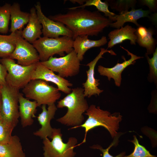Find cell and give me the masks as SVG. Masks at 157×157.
Returning <instances> with one entry per match:
<instances>
[{"label":"cell","mask_w":157,"mask_h":157,"mask_svg":"<svg viewBox=\"0 0 157 157\" xmlns=\"http://www.w3.org/2000/svg\"><path fill=\"white\" fill-rule=\"evenodd\" d=\"M49 18L65 25L72 32L73 40L80 36H97L113 22L98 11H91L84 8L69 9L65 14L50 15Z\"/></svg>","instance_id":"cell-1"},{"label":"cell","mask_w":157,"mask_h":157,"mask_svg":"<svg viewBox=\"0 0 157 157\" xmlns=\"http://www.w3.org/2000/svg\"><path fill=\"white\" fill-rule=\"evenodd\" d=\"M83 88L77 87L72 89L71 92L58 102L57 107H66L67 111L63 117L56 121L64 125L73 126L76 128L81 125L84 119L83 114L89 106L84 94Z\"/></svg>","instance_id":"cell-2"},{"label":"cell","mask_w":157,"mask_h":157,"mask_svg":"<svg viewBox=\"0 0 157 157\" xmlns=\"http://www.w3.org/2000/svg\"><path fill=\"white\" fill-rule=\"evenodd\" d=\"M85 114L88 116V119L83 123L76 128L82 127L85 130L84 139L79 145L86 142L88 132L97 127H104L108 131L113 138L118 134L119 123L122 117L119 113L111 114L109 111L101 109L99 106L92 104Z\"/></svg>","instance_id":"cell-3"},{"label":"cell","mask_w":157,"mask_h":157,"mask_svg":"<svg viewBox=\"0 0 157 157\" xmlns=\"http://www.w3.org/2000/svg\"><path fill=\"white\" fill-rule=\"evenodd\" d=\"M74 40L72 38L62 36L56 38L41 37L32 44L38 53L40 62L47 60L57 54L61 57L65 56L73 50Z\"/></svg>","instance_id":"cell-4"},{"label":"cell","mask_w":157,"mask_h":157,"mask_svg":"<svg viewBox=\"0 0 157 157\" xmlns=\"http://www.w3.org/2000/svg\"><path fill=\"white\" fill-rule=\"evenodd\" d=\"M59 91L57 88L41 79L31 80L22 90L26 98L36 101L38 107L55 104L61 96Z\"/></svg>","instance_id":"cell-5"},{"label":"cell","mask_w":157,"mask_h":157,"mask_svg":"<svg viewBox=\"0 0 157 157\" xmlns=\"http://www.w3.org/2000/svg\"><path fill=\"white\" fill-rule=\"evenodd\" d=\"M0 92L2 103L0 119L13 129L17 125L19 117V90L6 83L2 86Z\"/></svg>","instance_id":"cell-6"},{"label":"cell","mask_w":157,"mask_h":157,"mask_svg":"<svg viewBox=\"0 0 157 157\" xmlns=\"http://www.w3.org/2000/svg\"><path fill=\"white\" fill-rule=\"evenodd\" d=\"M60 129H53L50 141L47 138L43 139L44 157H74L76 153L74 151L78 143L77 139L70 137L67 142H63Z\"/></svg>","instance_id":"cell-7"},{"label":"cell","mask_w":157,"mask_h":157,"mask_svg":"<svg viewBox=\"0 0 157 157\" xmlns=\"http://www.w3.org/2000/svg\"><path fill=\"white\" fill-rule=\"evenodd\" d=\"M0 63L7 72L6 83L18 90L23 88L31 80L37 64L23 66L16 63L14 60L9 57L0 59Z\"/></svg>","instance_id":"cell-8"},{"label":"cell","mask_w":157,"mask_h":157,"mask_svg":"<svg viewBox=\"0 0 157 157\" xmlns=\"http://www.w3.org/2000/svg\"><path fill=\"white\" fill-rule=\"evenodd\" d=\"M80 61L73 50L64 56L51 57L45 61L40 63L46 67L64 78L75 76L80 72Z\"/></svg>","instance_id":"cell-9"},{"label":"cell","mask_w":157,"mask_h":157,"mask_svg":"<svg viewBox=\"0 0 157 157\" xmlns=\"http://www.w3.org/2000/svg\"><path fill=\"white\" fill-rule=\"evenodd\" d=\"M22 30L17 31L15 49L9 58L17 60V63L23 66L36 64L40 62L38 53L33 44L23 38Z\"/></svg>","instance_id":"cell-10"},{"label":"cell","mask_w":157,"mask_h":157,"mask_svg":"<svg viewBox=\"0 0 157 157\" xmlns=\"http://www.w3.org/2000/svg\"><path fill=\"white\" fill-rule=\"evenodd\" d=\"M35 7L42 26V32L43 36L56 38L61 35L72 38V32L65 25L59 22L52 20L45 16L42 12L40 2L36 3Z\"/></svg>","instance_id":"cell-11"},{"label":"cell","mask_w":157,"mask_h":157,"mask_svg":"<svg viewBox=\"0 0 157 157\" xmlns=\"http://www.w3.org/2000/svg\"><path fill=\"white\" fill-rule=\"evenodd\" d=\"M107 52L111 55H117L112 49L108 50V49L101 48L100 51L97 56L93 60L86 65L89 67V69L86 71L87 79L85 82L82 84L85 97L90 98L93 95L99 96L104 91L103 90H101L98 87L100 85L99 82L100 80L96 79L94 77V69L99 60L103 58L102 56L104 53Z\"/></svg>","instance_id":"cell-12"},{"label":"cell","mask_w":157,"mask_h":157,"mask_svg":"<svg viewBox=\"0 0 157 157\" xmlns=\"http://www.w3.org/2000/svg\"><path fill=\"white\" fill-rule=\"evenodd\" d=\"M34 79H41L52 82L57 85L59 90L67 94L70 93L72 91L69 87L73 86L72 83L56 74L40 62L36 64L35 68L32 75L31 80Z\"/></svg>","instance_id":"cell-13"},{"label":"cell","mask_w":157,"mask_h":157,"mask_svg":"<svg viewBox=\"0 0 157 157\" xmlns=\"http://www.w3.org/2000/svg\"><path fill=\"white\" fill-rule=\"evenodd\" d=\"M120 47L127 52L128 55L131 56L130 59L126 60L124 56H122V58L124 60V61L122 63H117L115 66L111 68L106 67L99 65L97 68L98 72L100 75L107 77L109 81H110L111 78H113L115 85L117 87L121 85L122 73L125 69L129 65L134 64L136 60L143 58V57L137 56L121 46Z\"/></svg>","instance_id":"cell-14"},{"label":"cell","mask_w":157,"mask_h":157,"mask_svg":"<svg viewBox=\"0 0 157 157\" xmlns=\"http://www.w3.org/2000/svg\"><path fill=\"white\" fill-rule=\"evenodd\" d=\"M46 105H42V112L37 117L38 120L41 127L33 132L34 135L39 136L43 139L48 137L51 138L53 128L51 126L50 122L54 118L57 109L55 104L48 106L47 109Z\"/></svg>","instance_id":"cell-15"},{"label":"cell","mask_w":157,"mask_h":157,"mask_svg":"<svg viewBox=\"0 0 157 157\" xmlns=\"http://www.w3.org/2000/svg\"><path fill=\"white\" fill-rule=\"evenodd\" d=\"M29 13V19L27 25L21 31V35L25 40L33 44L41 37L42 34V26L35 7L31 8Z\"/></svg>","instance_id":"cell-16"},{"label":"cell","mask_w":157,"mask_h":157,"mask_svg":"<svg viewBox=\"0 0 157 157\" xmlns=\"http://www.w3.org/2000/svg\"><path fill=\"white\" fill-rule=\"evenodd\" d=\"M19 116L22 126L24 128L32 125L34 122L33 118L35 117L37 108L38 107L37 102L35 101H30L19 93Z\"/></svg>","instance_id":"cell-17"},{"label":"cell","mask_w":157,"mask_h":157,"mask_svg":"<svg viewBox=\"0 0 157 157\" xmlns=\"http://www.w3.org/2000/svg\"><path fill=\"white\" fill-rule=\"evenodd\" d=\"M136 29L127 24L124 27L111 31L108 34L110 41L107 48H111L116 44L122 43L126 40H129L132 45H135L137 36L135 33Z\"/></svg>","instance_id":"cell-18"},{"label":"cell","mask_w":157,"mask_h":157,"mask_svg":"<svg viewBox=\"0 0 157 157\" xmlns=\"http://www.w3.org/2000/svg\"><path fill=\"white\" fill-rule=\"evenodd\" d=\"M151 12L149 10H144L142 8L131 9L130 11L118 15L116 14L115 17V21L116 22L111 23L109 26L119 29L123 27L125 23L130 22L134 23L138 27L141 25L138 23L137 20L141 18L146 17L150 18L149 14Z\"/></svg>","instance_id":"cell-19"},{"label":"cell","mask_w":157,"mask_h":157,"mask_svg":"<svg viewBox=\"0 0 157 157\" xmlns=\"http://www.w3.org/2000/svg\"><path fill=\"white\" fill-rule=\"evenodd\" d=\"M88 37V35L78 36L74 40L73 50L80 61L83 60L85 54L88 50L93 47L104 46L107 42L105 36H102L100 39L97 40H90Z\"/></svg>","instance_id":"cell-20"},{"label":"cell","mask_w":157,"mask_h":157,"mask_svg":"<svg viewBox=\"0 0 157 157\" xmlns=\"http://www.w3.org/2000/svg\"><path fill=\"white\" fill-rule=\"evenodd\" d=\"M10 15V31L11 33L22 30L24 26L28 23L29 19V13L22 11L20 5L18 3H14L11 5Z\"/></svg>","instance_id":"cell-21"},{"label":"cell","mask_w":157,"mask_h":157,"mask_svg":"<svg viewBox=\"0 0 157 157\" xmlns=\"http://www.w3.org/2000/svg\"><path fill=\"white\" fill-rule=\"evenodd\" d=\"M0 157H26L17 136H12L9 143L0 144Z\"/></svg>","instance_id":"cell-22"},{"label":"cell","mask_w":157,"mask_h":157,"mask_svg":"<svg viewBox=\"0 0 157 157\" xmlns=\"http://www.w3.org/2000/svg\"><path fill=\"white\" fill-rule=\"evenodd\" d=\"M16 36V31L8 35L0 34V58L9 57L15 49Z\"/></svg>","instance_id":"cell-23"},{"label":"cell","mask_w":157,"mask_h":157,"mask_svg":"<svg viewBox=\"0 0 157 157\" xmlns=\"http://www.w3.org/2000/svg\"><path fill=\"white\" fill-rule=\"evenodd\" d=\"M94 6L99 12L104 13L106 17L112 21H115V17L116 14L110 12L108 9L109 4L106 1L102 2L100 0H87L84 4L81 6L68 8L72 9L79 8H85L86 6Z\"/></svg>","instance_id":"cell-24"},{"label":"cell","mask_w":157,"mask_h":157,"mask_svg":"<svg viewBox=\"0 0 157 157\" xmlns=\"http://www.w3.org/2000/svg\"><path fill=\"white\" fill-rule=\"evenodd\" d=\"M154 30L151 28H147V32L146 35L142 37L137 36L136 42L140 46L145 48L147 55L153 54L156 49V41L153 37Z\"/></svg>","instance_id":"cell-25"},{"label":"cell","mask_w":157,"mask_h":157,"mask_svg":"<svg viewBox=\"0 0 157 157\" xmlns=\"http://www.w3.org/2000/svg\"><path fill=\"white\" fill-rule=\"evenodd\" d=\"M111 8L119 12V14L129 11L130 8H134L137 1L136 0H107Z\"/></svg>","instance_id":"cell-26"},{"label":"cell","mask_w":157,"mask_h":157,"mask_svg":"<svg viewBox=\"0 0 157 157\" xmlns=\"http://www.w3.org/2000/svg\"><path fill=\"white\" fill-rule=\"evenodd\" d=\"M11 5L8 3L0 6V33H7L9 30Z\"/></svg>","instance_id":"cell-27"},{"label":"cell","mask_w":157,"mask_h":157,"mask_svg":"<svg viewBox=\"0 0 157 157\" xmlns=\"http://www.w3.org/2000/svg\"><path fill=\"white\" fill-rule=\"evenodd\" d=\"M153 57L150 58L145 53V56L149 64V72L147 77L148 81L154 82L157 86V48L153 53Z\"/></svg>","instance_id":"cell-28"},{"label":"cell","mask_w":157,"mask_h":157,"mask_svg":"<svg viewBox=\"0 0 157 157\" xmlns=\"http://www.w3.org/2000/svg\"><path fill=\"white\" fill-rule=\"evenodd\" d=\"M133 140H129L134 145L133 151L128 155H125L124 157H157L151 154L144 146L140 144L136 136L133 135Z\"/></svg>","instance_id":"cell-29"},{"label":"cell","mask_w":157,"mask_h":157,"mask_svg":"<svg viewBox=\"0 0 157 157\" xmlns=\"http://www.w3.org/2000/svg\"><path fill=\"white\" fill-rule=\"evenodd\" d=\"M13 129L4 123L0 119V144L9 143L11 140Z\"/></svg>","instance_id":"cell-30"},{"label":"cell","mask_w":157,"mask_h":157,"mask_svg":"<svg viewBox=\"0 0 157 157\" xmlns=\"http://www.w3.org/2000/svg\"><path fill=\"white\" fill-rule=\"evenodd\" d=\"M119 135L118 133L117 135L114 138V140L113 142L108 148L106 149H104L101 146L98 144H94L90 147L92 149H97L100 150L103 153V157H124L126 155V152L125 151H123L115 156L111 155L109 152L110 148L114 146L117 142L119 137L120 136Z\"/></svg>","instance_id":"cell-31"},{"label":"cell","mask_w":157,"mask_h":157,"mask_svg":"<svg viewBox=\"0 0 157 157\" xmlns=\"http://www.w3.org/2000/svg\"><path fill=\"white\" fill-rule=\"evenodd\" d=\"M142 4L147 6L151 12H154L157 9V0H140Z\"/></svg>","instance_id":"cell-32"},{"label":"cell","mask_w":157,"mask_h":157,"mask_svg":"<svg viewBox=\"0 0 157 157\" xmlns=\"http://www.w3.org/2000/svg\"><path fill=\"white\" fill-rule=\"evenodd\" d=\"M7 74L6 69L0 63V84L2 86L6 84V78Z\"/></svg>","instance_id":"cell-33"},{"label":"cell","mask_w":157,"mask_h":157,"mask_svg":"<svg viewBox=\"0 0 157 157\" xmlns=\"http://www.w3.org/2000/svg\"><path fill=\"white\" fill-rule=\"evenodd\" d=\"M69 1L73 3H77L78 4H79L80 5V6L83 5L85 1V0H69Z\"/></svg>","instance_id":"cell-34"},{"label":"cell","mask_w":157,"mask_h":157,"mask_svg":"<svg viewBox=\"0 0 157 157\" xmlns=\"http://www.w3.org/2000/svg\"><path fill=\"white\" fill-rule=\"evenodd\" d=\"M1 103H2L1 97V92H0V118L1 117Z\"/></svg>","instance_id":"cell-35"},{"label":"cell","mask_w":157,"mask_h":157,"mask_svg":"<svg viewBox=\"0 0 157 157\" xmlns=\"http://www.w3.org/2000/svg\"><path fill=\"white\" fill-rule=\"evenodd\" d=\"M2 86L0 84V92H1V88H2Z\"/></svg>","instance_id":"cell-36"}]
</instances>
